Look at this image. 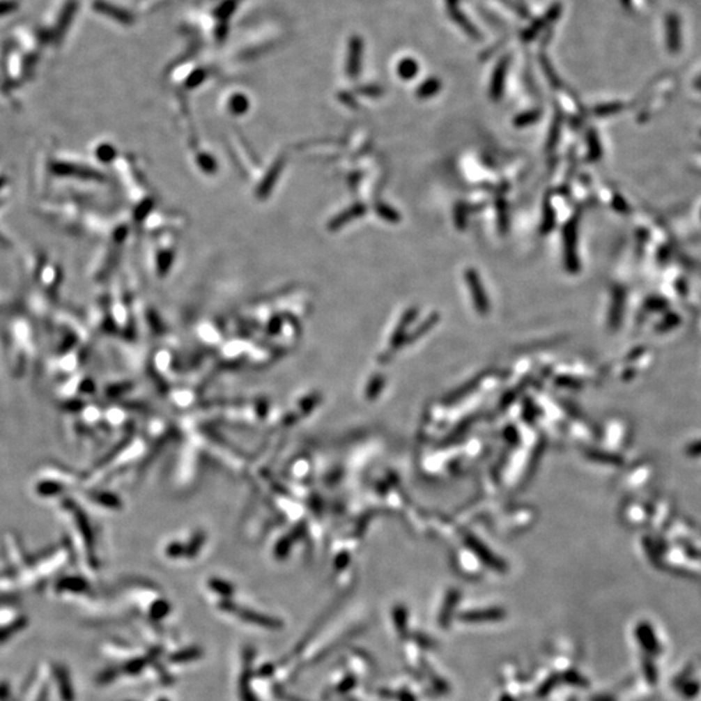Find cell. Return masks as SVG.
Instances as JSON below:
<instances>
[{
    "mask_svg": "<svg viewBox=\"0 0 701 701\" xmlns=\"http://www.w3.org/2000/svg\"><path fill=\"white\" fill-rule=\"evenodd\" d=\"M561 12H562V6L559 4V3L553 4V6L550 7V10L546 12V15H544L541 19L535 20V21L532 22V25H531L530 28H527L526 30H523V31H522V39H523L525 42H530V40H532V39L535 38V37L539 34V31L541 29L546 28V25L552 24L553 21H556V20L559 19Z\"/></svg>",
    "mask_w": 701,
    "mask_h": 701,
    "instance_id": "6da1fadb",
    "label": "cell"
},
{
    "mask_svg": "<svg viewBox=\"0 0 701 701\" xmlns=\"http://www.w3.org/2000/svg\"><path fill=\"white\" fill-rule=\"evenodd\" d=\"M508 57L505 56L502 59L498 64V67L495 69L493 76V82H491V95H493V99L499 98L502 95V86H504V78H505V75H507V69H508Z\"/></svg>",
    "mask_w": 701,
    "mask_h": 701,
    "instance_id": "7a4b0ae2",
    "label": "cell"
},
{
    "mask_svg": "<svg viewBox=\"0 0 701 701\" xmlns=\"http://www.w3.org/2000/svg\"><path fill=\"white\" fill-rule=\"evenodd\" d=\"M448 12H449V16L454 19V21H456L461 28L464 29L465 31L470 37H473L474 39H478L481 37L479 31L475 29V26H474L473 24L469 20L466 19V16H464V13L461 10H459V8H452V10H448Z\"/></svg>",
    "mask_w": 701,
    "mask_h": 701,
    "instance_id": "3957f363",
    "label": "cell"
},
{
    "mask_svg": "<svg viewBox=\"0 0 701 701\" xmlns=\"http://www.w3.org/2000/svg\"><path fill=\"white\" fill-rule=\"evenodd\" d=\"M399 73L400 76L403 77L404 79H410L412 77L416 76L418 73V64L412 60V59H407V60H403L399 66Z\"/></svg>",
    "mask_w": 701,
    "mask_h": 701,
    "instance_id": "277c9868",
    "label": "cell"
},
{
    "mask_svg": "<svg viewBox=\"0 0 701 701\" xmlns=\"http://www.w3.org/2000/svg\"><path fill=\"white\" fill-rule=\"evenodd\" d=\"M439 87H440V82L438 79H436V78H431V79H429V81L424 82L422 85L419 86L418 96L419 98L431 96V95H434L439 91Z\"/></svg>",
    "mask_w": 701,
    "mask_h": 701,
    "instance_id": "5b68a950",
    "label": "cell"
},
{
    "mask_svg": "<svg viewBox=\"0 0 701 701\" xmlns=\"http://www.w3.org/2000/svg\"><path fill=\"white\" fill-rule=\"evenodd\" d=\"M447 1V7L448 10H452V8H459V0H445Z\"/></svg>",
    "mask_w": 701,
    "mask_h": 701,
    "instance_id": "8992f818",
    "label": "cell"
}]
</instances>
